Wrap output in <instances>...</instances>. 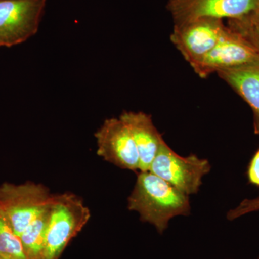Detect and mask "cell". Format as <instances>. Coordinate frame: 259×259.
I'll list each match as a JSON object with an SVG mask.
<instances>
[{"label": "cell", "instance_id": "1", "mask_svg": "<svg viewBox=\"0 0 259 259\" xmlns=\"http://www.w3.org/2000/svg\"><path fill=\"white\" fill-rule=\"evenodd\" d=\"M130 210L139 213L144 222L163 233L174 218L190 214V196L177 190L152 172L139 171L127 199Z\"/></svg>", "mask_w": 259, "mask_h": 259}, {"label": "cell", "instance_id": "2", "mask_svg": "<svg viewBox=\"0 0 259 259\" xmlns=\"http://www.w3.org/2000/svg\"><path fill=\"white\" fill-rule=\"evenodd\" d=\"M91 217L90 209L72 193L54 195L48 226L44 259H58L71 238Z\"/></svg>", "mask_w": 259, "mask_h": 259}, {"label": "cell", "instance_id": "3", "mask_svg": "<svg viewBox=\"0 0 259 259\" xmlns=\"http://www.w3.org/2000/svg\"><path fill=\"white\" fill-rule=\"evenodd\" d=\"M54 195L45 186L28 182L0 186V210L19 237L52 202Z\"/></svg>", "mask_w": 259, "mask_h": 259}, {"label": "cell", "instance_id": "4", "mask_svg": "<svg viewBox=\"0 0 259 259\" xmlns=\"http://www.w3.org/2000/svg\"><path fill=\"white\" fill-rule=\"evenodd\" d=\"M210 169L208 160L194 154L180 156L164 141L151 163L149 171L190 196L198 192L202 179Z\"/></svg>", "mask_w": 259, "mask_h": 259}, {"label": "cell", "instance_id": "5", "mask_svg": "<svg viewBox=\"0 0 259 259\" xmlns=\"http://www.w3.org/2000/svg\"><path fill=\"white\" fill-rule=\"evenodd\" d=\"M47 0H0V47L26 41L38 30Z\"/></svg>", "mask_w": 259, "mask_h": 259}, {"label": "cell", "instance_id": "6", "mask_svg": "<svg viewBox=\"0 0 259 259\" xmlns=\"http://www.w3.org/2000/svg\"><path fill=\"white\" fill-rule=\"evenodd\" d=\"M226 28L221 19L199 18L175 25L170 39L192 67L215 47Z\"/></svg>", "mask_w": 259, "mask_h": 259}, {"label": "cell", "instance_id": "7", "mask_svg": "<svg viewBox=\"0 0 259 259\" xmlns=\"http://www.w3.org/2000/svg\"><path fill=\"white\" fill-rule=\"evenodd\" d=\"M259 61V51L248 40L226 26L215 47L192 66L199 77Z\"/></svg>", "mask_w": 259, "mask_h": 259}, {"label": "cell", "instance_id": "8", "mask_svg": "<svg viewBox=\"0 0 259 259\" xmlns=\"http://www.w3.org/2000/svg\"><path fill=\"white\" fill-rule=\"evenodd\" d=\"M95 136L99 156L119 168L139 171L137 148L131 131L120 117L105 120Z\"/></svg>", "mask_w": 259, "mask_h": 259}, {"label": "cell", "instance_id": "9", "mask_svg": "<svg viewBox=\"0 0 259 259\" xmlns=\"http://www.w3.org/2000/svg\"><path fill=\"white\" fill-rule=\"evenodd\" d=\"M259 7V0H168L167 10L175 25L209 18L236 20Z\"/></svg>", "mask_w": 259, "mask_h": 259}, {"label": "cell", "instance_id": "10", "mask_svg": "<svg viewBox=\"0 0 259 259\" xmlns=\"http://www.w3.org/2000/svg\"><path fill=\"white\" fill-rule=\"evenodd\" d=\"M121 120L132 135L139 153V171H149L150 166L164 142L161 134L153 124L151 116L143 112H124Z\"/></svg>", "mask_w": 259, "mask_h": 259}, {"label": "cell", "instance_id": "11", "mask_svg": "<svg viewBox=\"0 0 259 259\" xmlns=\"http://www.w3.org/2000/svg\"><path fill=\"white\" fill-rule=\"evenodd\" d=\"M250 107L253 127L259 134V61L217 73Z\"/></svg>", "mask_w": 259, "mask_h": 259}, {"label": "cell", "instance_id": "12", "mask_svg": "<svg viewBox=\"0 0 259 259\" xmlns=\"http://www.w3.org/2000/svg\"><path fill=\"white\" fill-rule=\"evenodd\" d=\"M51 205L52 202L44 212L27 227L20 236L24 250L28 259H44Z\"/></svg>", "mask_w": 259, "mask_h": 259}, {"label": "cell", "instance_id": "13", "mask_svg": "<svg viewBox=\"0 0 259 259\" xmlns=\"http://www.w3.org/2000/svg\"><path fill=\"white\" fill-rule=\"evenodd\" d=\"M0 259H28L23 243L0 210Z\"/></svg>", "mask_w": 259, "mask_h": 259}, {"label": "cell", "instance_id": "14", "mask_svg": "<svg viewBox=\"0 0 259 259\" xmlns=\"http://www.w3.org/2000/svg\"><path fill=\"white\" fill-rule=\"evenodd\" d=\"M228 26L244 37L259 51V7L243 18L228 20Z\"/></svg>", "mask_w": 259, "mask_h": 259}, {"label": "cell", "instance_id": "15", "mask_svg": "<svg viewBox=\"0 0 259 259\" xmlns=\"http://www.w3.org/2000/svg\"><path fill=\"white\" fill-rule=\"evenodd\" d=\"M259 211V196L253 199H245L242 201L235 208L231 209L227 214V218L229 221H234L238 218Z\"/></svg>", "mask_w": 259, "mask_h": 259}, {"label": "cell", "instance_id": "16", "mask_svg": "<svg viewBox=\"0 0 259 259\" xmlns=\"http://www.w3.org/2000/svg\"><path fill=\"white\" fill-rule=\"evenodd\" d=\"M247 175L250 184L259 187V148L250 160Z\"/></svg>", "mask_w": 259, "mask_h": 259}]
</instances>
